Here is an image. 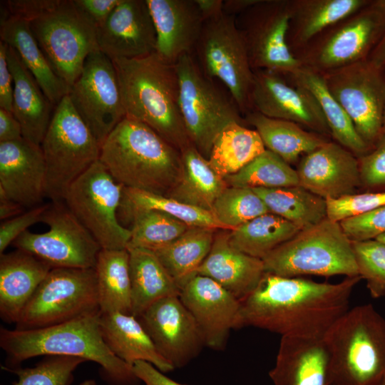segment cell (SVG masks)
<instances>
[{
  "instance_id": "1",
  "label": "cell",
  "mask_w": 385,
  "mask_h": 385,
  "mask_svg": "<svg viewBox=\"0 0 385 385\" xmlns=\"http://www.w3.org/2000/svg\"><path fill=\"white\" fill-rule=\"evenodd\" d=\"M362 278L339 283L265 273L256 288L240 300L234 329L253 327L282 336L322 338L346 312Z\"/></svg>"
},
{
  "instance_id": "2",
  "label": "cell",
  "mask_w": 385,
  "mask_h": 385,
  "mask_svg": "<svg viewBox=\"0 0 385 385\" xmlns=\"http://www.w3.org/2000/svg\"><path fill=\"white\" fill-rule=\"evenodd\" d=\"M100 312L58 324L34 329H0V346L13 368L38 356H68L101 366L103 377L111 385H136L140 381L133 366L116 356L105 343Z\"/></svg>"
},
{
  "instance_id": "3",
  "label": "cell",
  "mask_w": 385,
  "mask_h": 385,
  "mask_svg": "<svg viewBox=\"0 0 385 385\" xmlns=\"http://www.w3.org/2000/svg\"><path fill=\"white\" fill-rule=\"evenodd\" d=\"M112 61L125 117L148 125L180 151L192 145L181 114L175 65L156 53Z\"/></svg>"
},
{
  "instance_id": "4",
  "label": "cell",
  "mask_w": 385,
  "mask_h": 385,
  "mask_svg": "<svg viewBox=\"0 0 385 385\" xmlns=\"http://www.w3.org/2000/svg\"><path fill=\"white\" fill-rule=\"evenodd\" d=\"M99 160L123 188L168 195L183 172L181 152L148 125L125 117L101 147Z\"/></svg>"
},
{
  "instance_id": "5",
  "label": "cell",
  "mask_w": 385,
  "mask_h": 385,
  "mask_svg": "<svg viewBox=\"0 0 385 385\" xmlns=\"http://www.w3.org/2000/svg\"><path fill=\"white\" fill-rule=\"evenodd\" d=\"M1 4L27 21L53 71L70 87L87 56L99 50L97 26L73 0H9Z\"/></svg>"
},
{
  "instance_id": "6",
  "label": "cell",
  "mask_w": 385,
  "mask_h": 385,
  "mask_svg": "<svg viewBox=\"0 0 385 385\" xmlns=\"http://www.w3.org/2000/svg\"><path fill=\"white\" fill-rule=\"evenodd\" d=\"M324 339L334 385H376L385 377V319L371 304L349 309Z\"/></svg>"
},
{
  "instance_id": "7",
  "label": "cell",
  "mask_w": 385,
  "mask_h": 385,
  "mask_svg": "<svg viewBox=\"0 0 385 385\" xmlns=\"http://www.w3.org/2000/svg\"><path fill=\"white\" fill-rule=\"evenodd\" d=\"M262 260L265 273L282 277L359 276L351 241L339 222L327 217L300 230Z\"/></svg>"
},
{
  "instance_id": "8",
  "label": "cell",
  "mask_w": 385,
  "mask_h": 385,
  "mask_svg": "<svg viewBox=\"0 0 385 385\" xmlns=\"http://www.w3.org/2000/svg\"><path fill=\"white\" fill-rule=\"evenodd\" d=\"M175 65L184 125L192 145L207 159L213 143L227 126L247 124L228 91L202 72L193 55L182 56Z\"/></svg>"
},
{
  "instance_id": "9",
  "label": "cell",
  "mask_w": 385,
  "mask_h": 385,
  "mask_svg": "<svg viewBox=\"0 0 385 385\" xmlns=\"http://www.w3.org/2000/svg\"><path fill=\"white\" fill-rule=\"evenodd\" d=\"M101 145L73 108L68 95L55 106L41 143L46 169V196L63 202L70 186L99 160Z\"/></svg>"
},
{
  "instance_id": "10",
  "label": "cell",
  "mask_w": 385,
  "mask_h": 385,
  "mask_svg": "<svg viewBox=\"0 0 385 385\" xmlns=\"http://www.w3.org/2000/svg\"><path fill=\"white\" fill-rule=\"evenodd\" d=\"M385 33V0H370L294 53L301 66L321 74L368 60Z\"/></svg>"
},
{
  "instance_id": "11",
  "label": "cell",
  "mask_w": 385,
  "mask_h": 385,
  "mask_svg": "<svg viewBox=\"0 0 385 385\" xmlns=\"http://www.w3.org/2000/svg\"><path fill=\"white\" fill-rule=\"evenodd\" d=\"M235 19L222 12L205 20L193 54L202 72L228 91L245 118L252 111L254 72Z\"/></svg>"
},
{
  "instance_id": "12",
  "label": "cell",
  "mask_w": 385,
  "mask_h": 385,
  "mask_svg": "<svg viewBox=\"0 0 385 385\" xmlns=\"http://www.w3.org/2000/svg\"><path fill=\"white\" fill-rule=\"evenodd\" d=\"M98 312L94 268H52L24 307L16 329L46 327Z\"/></svg>"
},
{
  "instance_id": "13",
  "label": "cell",
  "mask_w": 385,
  "mask_h": 385,
  "mask_svg": "<svg viewBox=\"0 0 385 385\" xmlns=\"http://www.w3.org/2000/svg\"><path fill=\"white\" fill-rule=\"evenodd\" d=\"M123 187L98 160L68 188L64 203L102 249H126L130 229L118 219Z\"/></svg>"
},
{
  "instance_id": "14",
  "label": "cell",
  "mask_w": 385,
  "mask_h": 385,
  "mask_svg": "<svg viewBox=\"0 0 385 385\" xmlns=\"http://www.w3.org/2000/svg\"><path fill=\"white\" fill-rule=\"evenodd\" d=\"M41 222L43 233L26 230L13 245L36 256L51 268H94L101 247L64 202H51Z\"/></svg>"
},
{
  "instance_id": "15",
  "label": "cell",
  "mask_w": 385,
  "mask_h": 385,
  "mask_svg": "<svg viewBox=\"0 0 385 385\" xmlns=\"http://www.w3.org/2000/svg\"><path fill=\"white\" fill-rule=\"evenodd\" d=\"M322 76L331 94L372 149L383 133L385 68L366 60Z\"/></svg>"
},
{
  "instance_id": "16",
  "label": "cell",
  "mask_w": 385,
  "mask_h": 385,
  "mask_svg": "<svg viewBox=\"0 0 385 385\" xmlns=\"http://www.w3.org/2000/svg\"><path fill=\"white\" fill-rule=\"evenodd\" d=\"M289 18L290 0H258L236 16L253 71L286 76L301 67L287 41Z\"/></svg>"
},
{
  "instance_id": "17",
  "label": "cell",
  "mask_w": 385,
  "mask_h": 385,
  "mask_svg": "<svg viewBox=\"0 0 385 385\" xmlns=\"http://www.w3.org/2000/svg\"><path fill=\"white\" fill-rule=\"evenodd\" d=\"M68 95L101 146L125 117L115 66L99 50L87 56Z\"/></svg>"
},
{
  "instance_id": "18",
  "label": "cell",
  "mask_w": 385,
  "mask_h": 385,
  "mask_svg": "<svg viewBox=\"0 0 385 385\" xmlns=\"http://www.w3.org/2000/svg\"><path fill=\"white\" fill-rule=\"evenodd\" d=\"M138 319L175 369L188 364L205 346L200 328L179 296L158 300Z\"/></svg>"
},
{
  "instance_id": "19",
  "label": "cell",
  "mask_w": 385,
  "mask_h": 385,
  "mask_svg": "<svg viewBox=\"0 0 385 385\" xmlns=\"http://www.w3.org/2000/svg\"><path fill=\"white\" fill-rule=\"evenodd\" d=\"M253 72L252 111L296 123L325 136L331 135L324 115L309 91L289 82L282 73L268 70Z\"/></svg>"
},
{
  "instance_id": "20",
  "label": "cell",
  "mask_w": 385,
  "mask_h": 385,
  "mask_svg": "<svg viewBox=\"0 0 385 385\" xmlns=\"http://www.w3.org/2000/svg\"><path fill=\"white\" fill-rule=\"evenodd\" d=\"M98 49L111 60L155 53L156 33L146 0H120L97 28Z\"/></svg>"
},
{
  "instance_id": "21",
  "label": "cell",
  "mask_w": 385,
  "mask_h": 385,
  "mask_svg": "<svg viewBox=\"0 0 385 385\" xmlns=\"http://www.w3.org/2000/svg\"><path fill=\"white\" fill-rule=\"evenodd\" d=\"M182 302L200 328L205 346L225 347L240 309V300L213 279L196 274L180 288Z\"/></svg>"
},
{
  "instance_id": "22",
  "label": "cell",
  "mask_w": 385,
  "mask_h": 385,
  "mask_svg": "<svg viewBox=\"0 0 385 385\" xmlns=\"http://www.w3.org/2000/svg\"><path fill=\"white\" fill-rule=\"evenodd\" d=\"M297 171L299 185L325 200L355 194L361 186L358 158L337 142L304 155Z\"/></svg>"
},
{
  "instance_id": "23",
  "label": "cell",
  "mask_w": 385,
  "mask_h": 385,
  "mask_svg": "<svg viewBox=\"0 0 385 385\" xmlns=\"http://www.w3.org/2000/svg\"><path fill=\"white\" fill-rule=\"evenodd\" d=\"M46 169L41 145L24 137L0 143V189L24 207L41 205Z\"/></svg>"
},
{
  "instance_id": "24",
  "label": "cell",
  "mask_w": 385,
  "mask_h": 385,
  "mask_svg": "<svg viewBox=\"0 0 385 385\" xmlns=\"http://www.w3.org/2000/svg\"><path fill=\"white\" fill-rule=\"evenodd\" d=\"M269 375L274 385H333L332 356L324 337H281Z\"/></svg>"
},
{
  "instance_id": "25",
  "label": "cell",
  "mask_w": 385,
  "mask_h": 385,
  "mask_svg": "<svg viewBox=\"0 0 385 385\" xmlns=\"http://www.w3.org/2000/svg\"><path fill=\"white\" fill-rule=\"evenodd\" d=\"M156 33L155 53L175 64L193 54L204 24L195 0H146Z\"/></svg>"
},
{
  "instance_id": "26",
  "label": "cell",
  "mask_w": 385,
  "mask_h": 385,
  "mask_svg": "<svg viewBox=\"0 0 385 385\" xmlns=\"http://www.w3.org/2000/svg\"><path fill=\"white\" fill-rule=\"evenodd\" d=\"M227 230H217L211 250L195 275L207 277L241 300L258 285L265 268L263 260L234 247Z\"/></svg>"
},
{
  "instance_id": "27",
  "label": "cell",
  "mask_w": 385,
  "mask_h": 385,
  "mask_svg": "<svg viewBox=\"0 0 385 385\" xmlns=\"http://www.w3.org/2000/svg\"><path fill=\"white\" fill-rule=\"evenodd\" d=\"M51 267L36 256L16 249L0 256V317L16 324L21 312Z\"/></svg>"
},
{
  "instance_id": "28",
  "label": "cell",
  "mask_w": 385,
  "mask_h": 385,
  "mask_svg": "<svg viewBox=\"0 0 385 385\" xmlns=\"http://www.w3.org/2000/svg\"><path fill=\"white\" fill-rule=\"evenodd\" d=\"M0 37L1 41L16 51L54 106L69 93L70 86L53 71L27 21L21 16L11 14L4 6H1Z\"/></svg>"
},
{
  "instance_id": "29",
  "label": "cell",
  "mask_w": 385,
  "mask_h": 385,
  "mask_svg": "<svg viewBox=\"0 0 385 385\" xmlns=\"http://www.w3.org/2000/svg\"><path fill=\"white\" fill-rule=\"evenodd\" d=\"M6 57L14 81L12 113L21 125L23 137L41 145L55 106L44 94L16 51L8 45Z\"/></svg>"
},
{
  "instance_id": "30",
  "label": "cell",
  "mask_w": 385,
  "mask_h": 385,
  "mask_svg": "<svg viewBox=\"0 0 385 385\" xmlns=\"http://www.w3.org/2000/svg\"><path fill=\"white\" fill-rule=\"evenodd\" d=\"M99 322L105 343L121 360L131 366L138 361H146L163 373L175 369L160 354L139 319L133 314L100 312Z\"/></svg>"
},
{
  "instance_id": "31",
  "label": "cell",
  "mask_w": 385,
  "mask_h": 385,
  "mask_svg": "<svg viewBox=\"0 0 385 385\" xmlns=\"http://www.w3.org/2000/svg\"><path fill=\"white\" fill-rule=\"evenodd\" d=\"M370 0H290L287 34L294 54L324 30L366 6Z\"/></svg>"
},
{
  "instance_id": "32",
  "label": "cell",
  "mask_w": 385,
  "mask_h": 385,
  "mask_svg": "<svg viewBox=\"0 0 385 385\" xmlns=\"http://www.w3.org/2000/svg\"><path fill=\"white\" fill-rule=\"evenodd\" d=\"M127 250L133 316L139 317L160 299L180 295V287L153 251L138 247Z\"/></svg>"
},
{
  "instance_id": "33",
  "label": "cell",
  "mask_w": 385,
  "mask_h": 385,
  "mask_svg": "<svg viewBox=\"0 0 385 385\" xmlns=\"http://www.w3.org/2000/svg\"><path fill=\"white\" fill-rule=\"evenodd\" d=\"M245 119L259 133L265 148L289 165L329 141L327 136L296 123L269 118L255 111L247 113Z\"/></svg>"
},
{
  "instance_id": "34",
  "label": "cell",
  "mask_w": 385,
  "mask_h": 385,
  "mask_svg": "<svg viewBox=\"0 0 385 385\" xmlns=\"http://www.w3.org/2000/svg\"><path fill=\"white\" fill-rule=\"evenodd\" d=\"M284 76L289 82L309 91L314 97L330 134L337 143L357 158L371 150L360 137L348 115L328 90L322 74L301 66L294 73Z\"/></svg>"
},
{
  "instance_id": "35",
  "label": "cell",
  "mask_w": 385,
  "mask_h": 385,
  "mask_svg": "<svg viewBox=\"0 0 385 385\" xmlns=\"http://www.w3.org/2000/svg\"><path fill=\"white\" fill-rule=\"evenodd\" d=\"M183 172L178 184L166 196L212 212L213 205L228 187L192 145L181 151Z\"/></svg>"
},
{
  "instance_id": "36",
  "label": "cell",
  "mask_w": 385,
  "mask_h": 385,
  "mask_svg": "<svg viewBox=\"0 0 385 385\" xmlns=\"http://www.w3.org/2000/svg\"><path fill=\"white\" fill-rule=\"evenodd\" d=\"M94 269L100 312L132 314L128 250L101 249Z\"/></svg>"
},
{
  "instance_id": "37",
  "label": "cell",
  "mask_w": 385,
  "mask_h": 385,
  "mask_svg": "<svg viewBox=\"0 0 385 385\" xmlns=\"http://www.w3.org/2000/svg\"><path fill=\"white\" fill-rule=\"evenodd\" d=\"M217 230L190 227L176 240L153 252L180 289L195 275L207 257Z\"/></svg>"
},
{
  "instance_id": "38",
  "label": "cell",
  "mask_w": 385,
  "mask_h": 385,
  "mask_svg": "<svg viewBox=\"0 0 385 385\" xmlns=\"http://www.w3.org/2000/svg\"><path fill=\"white\" fill-rule=\"evenodd\" d=\"M265 150L255 129L235 123L217 137L207 161L215 173L225 178L240 171Z\"/></svg>"
},
{
  "instance_id": "39",
  "label": "cell",
  "mask_w": 385,
  "mask_h": 385,
  "mask_svg": "<svg viewBox=\"0 0 385 385\" xmlns=\"http://www.w3.org/2000/svg\"><path fill=\"white\" fill-rule=\"evenodd\" d=\"M270 212L297 226L301 230L327 217V200L300 185L280 188H253Z\"/></svg>"
},
{
  "instance_id": "40",
  "label": "cell",
  "mask_w": 385,
  "mask_h": 385,
  "mask_svg": "<svg viewBox=\"0 0 385 385\" xmlns=\"http://www.w3.org/2000/svg\"><path fill=\"white\" fill-rule=\"evenodd\" d=\"M300 230L292 222L268 212L229 230L228 239L236 249L263 260Z\"/></svg>"
},
{
  "instance_id": "41",
  "label": "cell",
  "mask_w": 385,
  "mask_h": 385,
  "mask_svg": "<svg viewBox=\"0 0 385 385\" xmlns=\"http://www.w3.org/2000/svg\"><path fill=\"white\" fill-rule=\"evenodd\" d=\"M146 210L166 213L189 227L227 230L210 211L187 205L166 195L123 188L118 216L127 219L136 211Z\"/></svg>"
},
{
  "instance_id": "42",
  "label": "cell",
  "mask_w": 385,
  "mask_h": 385,
  "mask_svg": "<svg viewBox=\"0 0 385 385\" xmlns=\"http://www.w3.org/2000/svg\"><path fill=\"white\" fill-rule=\"evenodd\" d=\"M224 179L230 187L251 189L280 188L299 185L297 170L267 149L240 171Z\"/></svg>"
},
{
  "instance_id": "43",
  "label": "cell",
  "mask_w": 385,
  "mask_h": 385,
  "mask_svg": "<svg viewBox=\"0 0 385 385\" xmlns=\"http://www.w3.org/2000/svg\"><path fill=\"white\" fill-rule=\"evenodd\" d=\"M127 220L132 222L127 248H143L153 252L172 242L190 227L170 215L153 210L136 211Z\"/></svg>"
},
{
  "instance_id": "44",
  "label": "cell",
  "mask_w": 385,
  "mask_h": 385,
  "mask_svg": "<svg viewBox=\"0 0 385 385\" xmlns=\"http://www.w3.org/2000/svg\"><path fill=\"white\" fill-rule=\"evenodd\" d=\"M212 212L227 230H231L270 212L252 189L228 186L215 200Z\"/></svg>"
},
{
  "instance_id": "45",
  "label": "cell",
  "mask_w": 385,
  "mask_h": 385,
  "mask_svg": "<svg viewBox=\"0 0 385 385\" xmlns=\"http://www.w3.org/2000/svg\"><path fill=\"white\" fill-rule=\"evenodd\" d=\"M31 368L2 369L18 376L13 385H71L76 369L86 360L74 356H48Z\"/></svg>"
},
{
  "instance_id": "46",
  "label": "cell",
  "mask_w": 385,
  "mask_h": 385,
  "mask_svg": "<svg viewBox=\"0 0 385 385\" xmlns=\"http://www.w3.org/2000/svg\"><path fill=\"white\" fill-rule=\"evenodd\" d=\"M359 274L373 298L385 295V243L371 239L351 241Z\"/></svg>"
},
{
  "instance_id": "47",
  "label": "cell",
  "mask_w": 385,
  "mask_h": 385,
  "mask_svg": "<svg viewBox=\"0 0 385 385\" xmlns=\"http://www.w3.org/2000/svg\"><path fill=\"white\" fill-rule=\"evenodd\" d=\"M326 200L327 218L339 222L385 206V192L355 193Z\"/></svg>"
},
{
  "instance_id": "48",
  "label": "cell",
  "mask_w": 385,
  "mask_h": 385,
  "mask_svg": "<svg viewBox=\"0 0 385 385\" xmlns=\"http://www.w3.org/2000/svg\"><path fill=\"white\" fill-rule=\"evenodd\" d=\"M351 241L375 239L385 232V206L339 222Z\"/></svg>"
},
{
  "instance_id": "49",
  "label": "cell",
  "mask_w": 385,
  "mask_h": 385,
  "mask_svg": "<svg viewBox=\"0 0 385 385\" xmlns=\"http://www.w3.org/2000/svg\"><path fill=\"white\" fill-rule=\"evenodd\" d=\"M361 185L376 189L385 186V133L380 136L374 148L358 157Z\"/></svg>"
},
{
  "instance_id": "50",
  "label": "cell",
  "mask_w": 385,
  "mask_h": 385,
  "mask_svg": "<svg viewBox=\"0 0 385 385\" xmlns=\"http://www.w3.org/2000/svg\"><path fill=\"white\" fill-rule=\"evenodd\" d=\"M49 203L41 204L30 208L29 210L1 221L0 225V254H3L6 247L13 242L28 228L34 224L41 222L45 211Z\"/></svg>"
},
{
  "instance_id": "51",
  "label": "cell",
  "mask_w": 385,
  "mask_h": 385,
  "mask_svg": "<svg viewBox=\"0 0 385 385\" xmlns=\"http://www.w3.org/2000/svg\"><path fill=\"white\" fill-rule=\"evenodd\" d=\"M7 45L0 41V108L12 112L14 81L7 57Z\"/></svg>"
},
{
  "instance_id": "52",
  "label": "cell",
  "mask_w": 385,
  "mask_h": 385,
  "mask_svg": "<svg viewBox=\"0 0 385 385\" xmlns=\"http://www.w3.org/2000/svg\"><path fill=\"white\" fill-rule=\"evenodd\" d=\"M78 8L97 26L103 24L120 0H73Z\"/></svg>"
},
{
  "instance_id": "53",
  "label": "cell",
  "mask_w": 385,
  "mask_h": 385,
  "mask_svg": "<svg viewBox=\"0 0 385 385\" xmlns=\"http://www.w3.org/2000/svg\"><path fill=\"white\" fill-rule=\"evenodd\" d=\"M133 369L137 378L143 381L144 385H185L168 378L153 364L146 361H135Z\"/></svg>"
},
{
  "instance_id": "54",
  "label": "cell",
  "mask_w": 385,
  "mask_h": 385,
  "mask_svg": "<svg viewBox=\"0 0 385 385\" xmlns=\"http://www.w3.org/2000/svg\"><path fill=\"white\" fill-rule=\"evenodd\" d=\"M23 138L22 128L11 111L0 108V143Z\"/></svg>"
},
{
  "instance_id": "55",
  "label": "cell",
  "mask_w": 385,
  "mask_h": 385,
  "mask_svg": "<svg viewBox=\"0 0 385 385\" xmlns=\"http://www.w3.org/2000/svg\"><path fill=\"white\" fill-rule=\"evenodd\" d=\"M24 208V207L10 199L5 192L0 189V219L1 221L23 213Z\"/></svg>"
},
{
  "instance_id": "56",
  "label": "cell",
  "mask_w": 385,
  "mask_h": 385,
  "mask_svg": "<svg viewBox=\"0 0 385 385\" xmlns=\"http://www.w3.org/2000/svg\"><path fill=\"white\" fill-rule=\"evenodd\" d=\"M204 21L214 18L222 11L223 0H195Z\"/></svg>"
},
{
  "instance_id": "57",
  "label": "cell",
  "mask_w": 385,
  "mask_h": 385,
  "mask_svg": "<svg viewBox=\"0 0 385 385\" xmlns=\"http://www.w3.org/2000/svg\"><path fill=\"white\" fill-rule=\"evenodd\" d=\"M258 0H223L222 11L228 15L237 16Z\"/></svg>"
},
{
  "instance_id": "58",
  "label": "cell",
  "mask_w": 385,
  "mask_h": 385,
  "mask_svg": "<svg viewBox=\"0 0 385 385\" xmlns=\"http://www.w3.org/2000/svg\"><path fill=\"white\" fill-rule=\"evenodd\" d=\"M368 60L376 66L385 68V33Z\"/></svg>"
},
{
  "instance_id": "59",
  "label": "cell",
  "mask_w": 385,
  "mask_h": 385,
  "mask_svg": "<svg viewBox=\"0 0 385 385\" xmlns=\"http://www.w3.org/2000/svg\"><path fill=\"white\" fill-rule=\"evenodd\" d=\"M79 385H96V383L93 379H88L81 382Z\"/></svg>"
},
{
  "instance_id": "60",
  "label": "cell",
  "mask_w": 385,
  "mask_h": 385,
  "mask_svg": "<svg viewBox=\"0 0 385 385\" xmlns=\"http://www.w3.org/2000/svg\"><path fill=\"white\" fill-rule=\"evenodd\" d=\"M384 243H385V232L378 236L376 238H375Z\"/></svg>"
},
{
  "instance_id": "61",
  "label": "cell",
  "mask_w": 385,
  "mask_h": 385,
  "mask_svg": "<svg viewBox=\"0 0 385 385\" xmlns=\"http://www.w3.org/2000/svg\"><path fill=\"white\" fill-rule=\"evenodd\" d=\"M383 133H385V106H384V120H383Z\"/></svg>"
},
{
  "instance_id": "62",
  "label": "cell",
  "mask_w": 385,
  "mask_h": 385,
  "mask_svg": "<svg viewBox=\"0 0 385 385\" xmlns=\"http://www.w3.org/2000/svg\"><path fill=\"white\" fill-rule=\"evenodd\" d=\"M376 385H385V377Z\"/></svg>"
},
{
  "instance_id": "63",
  "label": "cell",
  "mask_w": 385,
  "mask_h": 385,
  "mask_svg": "<svg viewBox=\"0 0 385 385\" xmlns=\"http://www.w3.org/2000/svg\"><path fill=\"white\" fill-rule=\"evenodd\" d=\"M334 385V384H333Z\"/></svg>"
}]
</instances>
